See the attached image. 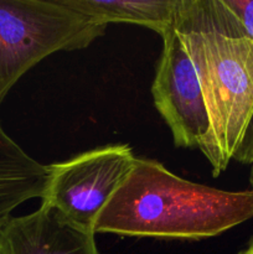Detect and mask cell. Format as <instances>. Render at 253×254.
Returning a JSON list of instances; mask_svg holds the SVG:
<instances>
[{
	"instance_id": "3",
	"label": "cell",
	"mask_w": 253,
	"mask_h": 254,
	"mask_svg": "<svg viewBox=\"0 0 253 254\" xmlns=\"http://www.w3.org/2000/svg\"><path fill=\"white\" fill-rule=\"evenodd\" d=\"M106 29L64 0H0V103L42 60L86 49Z\"/></svg>"
},
{
	"instance_id": "11",
	"label": "cell",
	"mask_w": 253,
	"mask_h": 254,
	"mask_svg": "<svg viewBox=\"0 0 253 254\" xmlns=\"http://www.w3.org/2000/svg\"><path fill=\"white\" fill-rule=\"evenodd\" d=\"M250 185H251V190L253 191V164L251 165V173H250Z\"/></svg>"
},
{
	"instance_id": "8",
	"label": "cell",
	"mask_w": 253,
	"mask_h": 254,
	"mask_svg": "<svg viewBox=\"0 0 253 254\" xmlns=\"http://www.w3.org/2000/svg\"><path fill=\"white\" fill-rule=\"evenodd\" d=\"M181 0H64L69 7L101 25L133 24L163 36L173 29Z\"/></svg>"
},
{
	"instance_id": "2",
	"label": "cell",
	"mask_w": 253,
	"mask_h": 254,
	"mask_svg": "<svg viewBox=\"0 0 253 254\" xmlns=\"http://www.w3.org/2000/svg\"><path fill=\"white\" fill-rule=\"evenodd\" d=\"M253 217V191H225L191 183L163 164L136 158L102 210L93 232L126 237L200 241Z\"/></svg>"
},
{
	"instance_id": "7",
	"label": "cell",
	"mask_w": 253,
	"mask_h": 254,
	"mask_svg": "<svg viewBox=\"0 0 253 254\" xmlns=\"http://www.w3.org/2000/svg\"><path fill=\"white\" fill-rule=\"evenodd\" d=\"M49 174V165L31 158L0 123V226L20 205L42 197Z\"/></svg>"
},
{
	"instance_id": "1",
	"label": "cell",
	"mask_w": 253,
	"mask_h": 254,
	"mask_svg": "<svg viewBox=\"0 0 253 254\" xmlns=\"http://www.w3.org/2000/svg\"><path fill=\"white\" fill-rule=\"evenodd\" d=\"M197 73L222 168L253 164V39L223 0H181L174 24Z\"/></svg>"
},
{
	"instance_id": "10",
	"label": "cell",
	"mask_w": 253,
	"mask_h": 254,
	"mask_svg": "<svg viewBox=\"0 0 253 254\" xmlns=\"http://www.w3.org/2000/svg\"><path fill=\"white\" fill-rule=\"evenodd\" d=\"M238 254H253V236L251 237L250 242L247 243V246H246V247L243 248V250Z\"/></svg>"
},
{
	"instance_id": "9",
	"label": "cell",
	"mask_w": 253,
	"mask_h": 254,
	"mask_svg": "<svg viewBox=\"0 0 253 254\" xmlns=\"http://www.w3.org/2000/svg\"><path fill=\"white\" fill-rule=\"evenodd\" d=\"M223 2L253 39V0H223Z\"/></svg>"
},
{
	"instance_id": "5",
	"label": "cell",
	"mask_w": 253,
	"mask_h": 254,
	"mask_svg": "<svg viewBox=\"0 0 253 254\" xmlns=\"http://www.w3.org/2000/svg\"><path fill=\"white\" fill-rule=\"evenodd\" d=\"M161 39L163 50L151 86L154 106L168 124L175 146L198 149L216 178L225 169L213 140L196 69L174 27Z\"/></svg>"
},
{
	"instance_id": "4",
	"label": "cell",
	"mask_w": 253,
	"mask_h": 254,
	"mask_svg": "<svg viewBox=\"0 0 253 254\" xmlns=\"http://www.w3.org/2000/svg\"><path fill=\"white\" fill-rule=\"evenodd\" d=\"M135 161L130 146L112 144L49 165L41 205L55 208L69 222L93 232L99 213L133 170Z\"/></svg>"
},
{
	"instance_id": "6",
	"label": "cell",
	"mask_w": 253,
	"mask_h": 254,
	"mask_svg": "<svg viewBox=\"0 0 253 254\" xmlns=\"http://www.w3.org/2000/svg\"><path fill=\"white\" fill-rule=\"evenodd\" d=\"M0 254H99L96 235L69 222L59 211L39 210L10 217L0 226Z\"/></svg>"
}]
</instances>
